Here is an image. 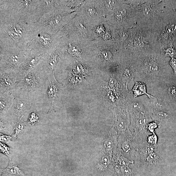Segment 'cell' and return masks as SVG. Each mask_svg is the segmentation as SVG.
Wrapping results in <instances>:
<instances>
[{
  "mask_svg": "<svg viewBox=\"0 0 176 176\" xmlns=\"http://www.w3.org/2000/svg\"><path fill=\"white\" fill-rule=\"evenodd\" d=\"M38 31L35 23L26 22L16 15L0 12V48H27Z\"/></svg>",
  "mask_w": 176,
  "mask_h": 176,
  "instance_id": "1",
  "label": "cell"
},
{
  "mask_svg": "<svg viewBox=\"0 0 176 176\" xmlns=\"http://www.w3.org/2000/svg\"><path fill=\"white\" fill-rule=\"evenodd\" d=\"M132 56L136 77L141 82L149 85L170 77V65L162 52L151 48Z\"/></svg>",
  "mask_w": 176,
  "mask_h": 176,
  "instance_id": "2",
  "label": "cell"
},
{
  "mask_svg": "<svg viewBox=\"0 0 176 176\" xmlns=\"http://www.w3.org/2000/svg\"><path fill=\"white\" fill-rule=\"evenodd\" d=\"M172 1H137L135 5L136 26L148 31L154 28L173 9Z\"/></svg>",
  "mask_w": 176,
  "mask_h": 176,
  "instance_id": "3",
  "label": "cell"
},
{
  "mask_svg": "<svg viewBox=\"0 0 176 176\" xmlns=\"http://www.w3.org/2000/svg\"><path fill=\"white\" fill-rule=\"evenodd\" d=\"M151 47L161 52L176 40V11H172L159 24L146 31Z\"/></svg>",
  "mask_w": 176,
  "mask_h": 176,
  "instance_id": "4",
  "label": "cell"
},
{
  "mask_svg": "<svg viewBox=\"0 0 176 176\" xmlns=\"http://www.w3.org/2000/svg\"><path fill=\"white\" fill-rule=\"evenodd\" d=\"M40 3V0H1L0 11L16 15L26 22L35 23L41 17Z\"/></svg>",
  "mask_w": 176,
  "mask_h": 176,
  "instance_id": "5",
  "label": "cell"
},
{
  "mask_svg": "<svg viewBox=\"0 0 176 176\" xmlns=\"http://www.w3.org/2000/svg\"><path fill=\"white\" fill-rule=\"evenodd\" d=\"M90 59L99 61L103 66H116L120 58V50L112 41H105L97 37L89 44Z\"/></svg>",
  "mask_w": 176,
  "mask_h": 176,
  "instance_id": "6",
  "label": "cell"
},
{
  "mask_svg": "<svg viewBox=\"0 0 176 176\" xmlns=\"http://www.w3.org/2000/svg\"><path fill=\"white\" fill-rule=\"evenodd\" d=\"M77 13L67 6L43 14L35 23L38 30L54 34L62 30Z\"/></svg>",
  "mask_w": 176,
  "mask_h": 176,
  "instance_id": "7",
  "label": "cell"
},
{
  "mask_svg": "<svg viewBox=\"0 0 176 176\" xmlns=\"http://www.w3.org/2000/svg\"><path fill=\"white\" fill-rule=\"evenodd\" d=\"M104 21L113 29H129L136 26L134 1H124L120 7L105 16Z\"/></svg>",
  "mask_w": 176,
  "mask_h": 176,
  "instance_id": "8",
  "label": "cell"
},
{
  "mask_svg": "<svg viewBox=\"0 0 176 176\" xmlns=\"http://www.w3.org/2000/svg\"><path fill=\"white\" fill-rule=\"evenodd\" d=\"M31 49L14 48H0L1 71L17 77L19 70L29 54Z\"/></svg>",
  "mask_w": 176,
  "mask_h": 176,
  "instance_id": "9",
  "label": "cell"
},
{
  "mask_svg": "<svg viewBox=\"0 0 176 176\" xmlns=\"http://www.w3.org/2000/svg\"><path fill=\"white\" fill-rule=\"evenodd\" d=\"M133 151L135 162L140 165L153 167L162 163V153L158 145L148 143L147 139L134 141Z\"/></svg>",
  "mask_w": 176,
  "mask_h": 176,
  "instance_id": "10",
  "label": "cell"
},
{
  "mask_svg": "<svg viewBox=\"0 0 176 176\" xmlns=\"http://www.w3.org/2000/svg\"><path fill=\"white\" fill-rule=\"evenodd\" d=\"M68 40V38L62 29L54 34L39 31L29 47L44 55L66 44Z\"/></svg>",
  "mask_w": 176,
  "mask_h": 176,
  "instance_id": "11",
  "label": "cell"
},
{
  "mask_svg": "<svg viewBox=\"0 0 176 176\" xmlns=\"http://www.w3.org/2000/svg\"><path fill=\"white\" fill-rule=\"evenodd\" d=\"M70 41L78 43L90 42L98 37L93 29L79 15L76 16L62 29Z\"/></svg>",
  "mask_w": 176,
  "mask_h": 176,
  "instance_id": "12",
  "label": "cell"
},
{
  "mask_svg": "<svg viewBox=\"0 0 176 176\" xmlns=\"http://www.w3.org/2000/svg\"><path fill=\"white\" fill-rule=\"evenodd\" d=\"M75 12L93 29L105 20V15L100 1H86Z\"/></svg>",
  "mask_w": 176,
  "mask_h": 176,
  "instance_id": "13",
  "label": "cell"
},
{
  "mask_svg": "<svg viewBox=\"0 0 176 176\" xmlns=\"http://www.w3.org/2000/svg\"><path fill=\"white\" fill-rule=\"evenodd\" d=\"M151 47L146 32L136 26L131 29L130 35L121 50H124L132 54L144 51Z\"/></svg>",
  "mask_w": 176,
  "mask_h": 176,
  "instance_id": "14",
  "label": "cell"
},
{
  "mask_svg": "<svg viewBox=\"0 0 176 176\" xmlns=\"http://www.w3.org/2000/svg\"><path fill=\"white\" fill-rule=\"evenodd\" d=\"M65 45L57 48L51 52L44 55L36 67L37 69L48 75L54 72L62 58Z\"/></svg>",
  "mask_w": 176,
  "mask_h": 176,
  "instance_id": "15",
  "label": "cell"
},
{
  "mask_svg": "<svg viewBox=\"0 0 176 176\" xmlns=\"http://www.w3.org/2000/svg\"><path fill=\"white\" fill-rule=\"evenodd\" d=\"M44 56L39 52L31 50L29 54L21 65L17 77H23L35 68Z\"/></svg>",
  "mask_w": 176,
  "mask_h": 176,
  "instance_id": "16",
  "label": "cell"
},
{
  "mask_svg": "<svg viewBox=\"0 0 176 176\" xmlns=\"http://www.w3.org/2000/svg\"><path fill=\"white\" fill-rule=\"evenodd\" d=\"M71 1L40 0L39 11L41 17L45 13L58 9L70 4Z\"/></svg>",
  "mask_w": 176,
  "mask_h": 176,
  "instance_id": "17",
  "label": "cell"
},
{
  "mask_svg": "<svg viewBox=\"0 0 176 176\" xmlns=\"http://www.w3.org/2000/svg\"><path fill=\"white\" fill-rule=\"evenodd\" d=\"M16 76L1 71V93L7 92L14 86Z\"/></svg>",
  "mask_w": 176,
  "mask_h": 176,
  "instance_id": "18",
  "label": "cell"
},
{
  "mask_svg": "<svg viewBox=\"0 0 176 176\" xmlns=\"http://www.w3.org/2000/svg\"><path fill=\"white\" fill-rule=\"evenodd\" d=\"M48 76L49 80L47 90L48 95L49 98L53 101L59 96L62 85L56 80L54 72L48 74Z\"/></svg>",
  "mask_w": 176,
  "mask_h": 176,
  "instance_id": "19",
  "label": "cell"
},
{
  "mask_svg": "<svg viewBox=\"0 0 176 176\" xmlns=\"http://www.w3.org/2000/svg\"><path fill=\"white\" fill-rule=\"evenodd\" d=\"M11 106L13 107L15 113L17 115H21L27 111L31 106L28 101L17 98L12 102Z\"/></svg>",
  "mask_w": 176,
  "mask_h": 176,
  "instance_id": "20",
  "label": "cell"
},
{
  "mask_svg": "<svg viewBox=\"0 0 176 176\" xmlns=\"http://www.w3.org/2000/svg\"><path fill=\"white\" fill-rule=\"evenodd\" d=\"M134 81L135 83L132 91H133V98L139 97L144 95H146L150 99L155 97L149 94L147 91V84L142 82H137Z\"/></svg>",
  "mask_w": 176,
  "mask_h": 176,
  "instance_id": "21",
  "label": "cell"
},
{
  "mask_svg": "<svg viewBox=\"0 0 176 176\" xmlns=\"http://www.w3.org/2000/svg\"><path fill=\"white\" fill-rule=\"evenodd\" d=\"M105 17L111 11L118 8L124 2V1H114V0H104L100 1Z\"/></svg>",
  "mask_w": 176,
  "mask_h": 176,
  "instance_id": "22",
  "label": "cell"
},
{
  "mask_svg": "<svg viewBox=\"0 0 176 176\" xmlns=\"http://www.w3.org/2000/svg\"><path fill=\"white\" fill-rule=\"evenodd\" d=\"M2 173H8L17 175L25 176L23 172L16 164L13 163L11 161L10 162L9 165L4 170H1Z\"/></svg>",
  "mask_w": 176,
  "mask_h": 176,
  "instance_id": "23",
  "label": "cell"
},
{
  "mask_svg": "<svg viewBox=\"0 0 176 176\" xmlns=\"http://www.w3.org/2000/svg\"><path fill=\"white\" fill-rule=\"evenodd\" d=\"M12 99L4 93L1 94V112H2L10 108L12 104Z\"/></svg>",
  "mask_w": 176,
  "mask_h": 176,
  "instance_id": "24",
  "label": "cell"
},
{
  "mask_svg": "<svg viewBox=\"0 0 176 176\" xmlns=\"http://www.w3.org/2000/svg\"><path fill=\"white\" fill-rule=\"evenodd\" d=\"M173 44V43H171L162 50L161 52L164 56L172 58L176 56V50L174 47Z\"/></svg>",
  "mask_w": 176,
  "mask_h": 176,
  "instance_id": "25",
  "label": "cell"
},
{
  "mask_svg": "<svg viewBox=\"0 0 176 176\" xmlns=\"http://www.w3.org/2000/svg\"><path fill=\"white\" fill-rule=\"evenodd\" d=\"M25 125V123L20 120L17 122L16 125H15V135H17L22 132L23 129Z\"/></svg>",
  "mask_w": 176,
  "mask_h": 176,
  "instance_id": "26",
  "label": "cell"
},
{
  "mask_svg": "<svg viewBox=\"0 0 176 176\" xmlns=\"http://www.w3.org/2000/svg\"><path fill=\"white\" fill-rule=\"evenodd\" d=\"M1 151L3 153L10 156V148L6 144L1 142Z\"/></svg>",
  "mask_w": 176,
  "mask_h": 176,
  "instance_id": "27",
  "label": "cell"
},
{
  "mask_svg": "<svg viewBox=\"0 0 176 176\" xmlns=\"http://www.w3.org/2000/svg\"><path fill=\"white\" fill-rule=\"evenodd\" d=\"M169 63L173 70L174 76L176 78V59L174 57L171 58Z\"/></svg>",
  "mask_w": 176,
  "mask_h": 176,
  "instance_id": "28",
  "label": "cell"
},
{
  "mask_svg": "<svg viewBox=\"0 0 176 176\" xmlns=\"http://www.w3.org/2000/svg\"><path fill=\"white\" fill-rule=\"evenodd\" d=\"M12 137L9 136L3 135L1 133V141L5 143H8L11 141Z\"/></svg>",
  "mask_w": 176,
  "mask_h": 176,
  "instance_id": "29",
  "label": "cell"
},
{
  "mask_svg": "<svg viewBox=\"0 0 176 176\" xmlns=\"http://www.w3.org/2000/svg\"><path fill=\"white\" fill-rule=\"evenodd\" d=\"M38 117L36 114L34 113H33L29 117V122L30 123L33 124L35 123V122L38 120Z\"/></svg>",
  "mask_w": 176,
  "mask_h": 176,
  "instance_id": "30",
  "label": "cell"
}]
</instances>
